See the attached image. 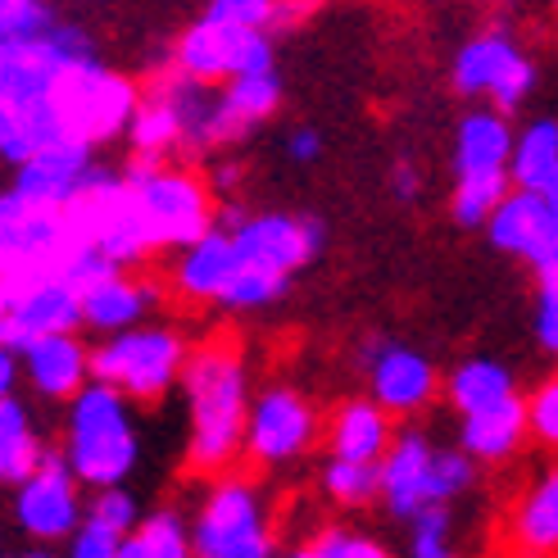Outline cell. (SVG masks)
Here are the masks:
<instances>
[{
    "instance_id": "31",
    "label": "cell",
    "mask_w": 558,
    "mask_h": 558,
    "mask_svg": "<svg viewBox=\"0 0 558 558\" xmlns=\"http://www.w3.org/2000/svg\"><path fill=\"white\" fill-rule=\"evenodd\" d=\"M128 142H132L136 159H163L169 150H182V123L159 92H150L142 100V109H136V119L128 128Z\"/></svg>"
},
{
    "instance_id": "47",
    "label": "cell",
    "mask_w": 558,
    "mask_h": 558,
    "mask_svg": "<svg viewBox=\"0 0 558 558\" xmlns=\"http://www.w3.org/2000/svg\"><path fill=\"white\" fill-rule=\"evenodd\" d=\"M532 268H536V277H541V282H558V236L545 245V255H541Z\"/></svg>"
},
{
    "instance_id": "20",
    "label": "cell",
    "mask_w": 558,
    "mask_h": 558,
    "mask_svg": "<svg viewBox=\"0 0 558 558\" xmlns=\"http://www.w3.org/2000/svg\"><path fill=\"white\" fill-rule=\"evenodd\" d=\"M241 272V255H236V236L214 228L209 236H201L195 245H186L182 255L173 259V287L182 300L201 304V300H218L232 291Z\"/></svg>"
},
{
    "instance_id": "29",
    "label": "cell",
    "mask_w": 558,
    "mask_h": 558,
    "mask_svg": "<svg viewBox=\"0 0 558 558\" xmlns=\"http://www.w3.org/2000/svg\"><path fill=\"white\" fill-rule=\"evenodd\" d=\"M445 396H450V404L459 409V417L482 413V409H490L499 400L518 396L513 390V368L499 364V359H490V354L463 359V364H454L450 377H445Z\"/></svg>"
},
{
    "instance_id": "30",
    "label": "cell",
    "mask_w": 558,
    "mask_h": 558,
    "mask_svg": "<svg viewBox=\"0 0 558 558\" xmlns=\"http://www.w3.org/2000/svg\"><path fill=\"white\" fill-rule=\"evenodd\" d=\"M554 173H558V119L541 114L518 132L509 178H513V191H541Z\"/></svg>"
},
{
    "instance_id": "52",
    "label": "cell",
    "mask_w": 558,
    "mask_h": 558,
    "mask_svg": "<svg viewBox=\"0 0 558 558\" xmlns=\"http://www.w3.org/2000/svg\"><path fill=\"white\" fill-rule=\"evenodd\" d=\"M287 558H323V554H318V549H314V545H300V549H291V554H287Z\"/></svg>"
},
{
    "instance_id": "27",
    "label": "cell",
    "mask_w": 558,
    "mask_h": 558,
    "mask_svg": "<svg viewBox=\"0 0 558 558\" xmlns=\"http://www.w3.org/2000/svg\"><path fill=\"white\" fill-rule=\"evenodd\" d=\"M69 132L60 123V109L54 100H33V105H14V109H0V159L10 169H23L33 163L37 155L64 146Z\"/></svg>"
},
{
    "instance_id": "16",
    "label": "cell",
    "mask_w": 558,
    "mask_h": 558,
    "mask_svg": "<svg viewBox=\"0 0 558 558\" xmlns=\"http://www.w3.org/2000/svg\"><path fill=\"white\" fill-rule=\"evenodd\" d=\"M436 445L427 432H400L396 445H390V454L381 459V505L396 513V518H417V513H427L436 509Z\"/></svg>"
},
{
    "instance_id": "40",
    "label": "cell",
    "mask_w": 558,
    "mask_h": 558,
    "mask_svg": "<svg viewBox=\"0 0 558 558\" xmlns=\"http://www.w3.org/2000/svg\"><path fill=\"white\" fill-rule=\"evenodd\" d=\"M472 482H477V459L463 454V450H440L436 454V509H450V499H459Z\"/></svg>"
},
{
    "instance_id": "49",
    "label": "cell",
    "mask_w": 558,
    "mask_h": 558,
    "mask_svg": "<svg viewBox=\"0 0 558 558\" xmlns=\"http://www.w3.org/2000/svg\"><path fill=\"white\" fill-rule=\"evenodd\" d=\"M0 396H14V354L0 350Z\"/></svg>"
},
{
    "instance_id": "25",
    "label": "cell",
    "mask_w": 558,
    "mask_h": 558,
    "mask_svg": "<svg viewBox=\"0 0 558 558\" xmlns=\"http://www.w3.org/2000/svg\"><path fill=\"white\" fill-rule=\"evenodd\" d=\"M155 300V287L142 282V277L132 272H114L105 277V282H96L87 295H82V327L100 331V337H123V331L142 327L146 310Z\"/></svg>"
},
{
    "instance_id": "26",
    "label": "cell",
    "mask_w": 558,
    "mask_h": 558,
    "mask_svg": "<svg viewBox=\"0 0 558 558\" xmlns=\"http://www.w3.org/2000/svg\"><path fill=\"white\" fill-rule=\"evenodd\" d=\"M509 545L526 558L558 554V463L545 468L541 477L526 486V495L509 513Z\"/></svg>"
},
{
    "instance_id": "43",
    "label": "cell",
    "mask_w": 558,
    "mask_h": 558,
    "mask_svg": "<svg viewBox=\"0 0 558 558\" xmlns=\"http://www.w3.org/2000/svg\"><path fill=\"white\" fill-rule=\"evenodd\" d=\"M119 545H123V536L105 532L100 522H87V526H82V532L69 541V554H64V558H119Z\"/></svg>"
},
{
    "instance_id": "50",
    "label": "cell",
    "mask_w": 558,
    "mask_h": 558,
    "mask_svg": "<svg viewBox=\"0 0 558 558\" xmlns=\"http://www.w3.org/2000/svg\"><path fill=\"white\" fill-rule=\"evenodd\" d=\"M536 195H541V201H545V205H549V214H554V218H558V173H554V178H549V182H545V186H541V191H536Z\"/></svg>"
},
{
    "instance_id": "14",
    "label": "cell",
    "mask_w": 558,
    "mask_h": 558,
    "mask_svg": "<svg viewBox=\"0 0 558 558\" xmlns=\"http://www.w3.org/2000/svg\"><path fill=\"white\" fill-rule=\"evenodd\" d=\"M82 327V295L69 282H41L27 295L0 304V341L10 354L33 350L46 337H77Z\"/></svg>"
},
{
    "instance_id": "8",
    "label": "cell",
    "mask_w": 558,
    "mask_h": 558,
    "mask_svg": "<svg viewBox=\"0 0 558 558\" xmlns=\"http://www.w3.org/2000/svg\"><path fill=\"white\" fill-rule=\"evenodd\" d=\"M173 69L191 82H205V87L277 73L272 37L259 33V27H241V23H222V19L201 14L191 27H182V37L173 46Z\"/></svg>"
},
{
    "instance_id": "2",
    "label": "cell",
    "mask_w": 558,
    "mask_h": 558,
    "mask_svg": "<svg viewBox=\"0 0 558 558\" xmlns=\"http://www.w3.org/2000/svg\"><path fill=\"white\" fill-rule=\"evenodd\" d=\"M136 423H132V400L119 396L114 386L92 381L82 396L69 404L64 417V459L73 468L77 486L114 490L128 482L136 468Z\"/></svg>"
},
{
    "instance_id": "32",
    "label": "cell",
    "mask_w": 558,
    "mask_h": 558,
    "mask_svg": "<svg viewBox=\"0 0 558 558\" xmlns=\"http://www.w3.org/2000/svg\"><path fill=\"white\" fill-rule=\"evenodd\" d=\"M323 495L341 509H364L381 495V463H350V459H327L323 472Z\"/></svg>"
},
{
    "instance_id": "24",
    "label": "cell",
    "mask_w": 558,
    "mask_h": 558,
    "mask_svg": "<svg viewBox=\"0 0 558 558\" xmlns=\"http://www.w3.org/2000/svg\"><path fill=\"white\" fill-rule=\"evenodd\" d=\"M396 445L390 432V413L377 400H345L327 423V450L331 459H350V463H381Z\"/></svg>"
},
{
    "instance_id": "36",
    "label": "cell",
    "mask_w": 558,
    "mask_h": 558,
    "mask_svg": "<svg viewBox=\"0 0 558 558\" xmlns=\"http://www.w3.org/2000/svg\"><path fill=\"white\" fill-rule=\"evenodd\" d=\"M136 536H142V545H146V558H195L191 526L182 522L178 509H155Z\"/></svg>"
},
{
    "instance_id": "39",
    "label": "cell",
    "mask_w": 558,
    "mask_h": 558,
    "mask_svg": "<svg viewBox=\"0 0 558 558\" xmlns=\"http://www.w3.org/2000/svg\"><path fill=\"white\" fill-rule=\"evenodd\" d=\"M409 558H459L450 541V509H427L409 522Z\"/></svg>"
},
{
    "instance_id": "17",
    "label": "cell",
    "mask_w": 558,
    "mask_h": 558,
    "mask_svg": "<svg viewBox=\"0 0 558 558\" xmlns=\"http://www.w3.org/2000/svg\"><path fill=\"white\" fill-rule=\"evenodd\" d=\"M155 92L173 105V114L182 123V150L205 155V150L232 146L236 136H245L236 119L228 114V105H222V87H205V82H191L178 69H169L155 82Z\"/></svg>"
},
{
    "instance_id": "46",
    "label": "cell",
    "mask_w": 558,
    "mask_h": 558,
    "mask_svg": "<svg viewBox=\"0 0 558 558\" xmlns=\"http://www.w3.org/2000/svg\"><path fill=\"white\" fill-rule=\"evenodd\" d=\"M417 186H423V178H417V169L409 159H400L396 169H390V191H396V201H413Z\"/></svg>"
},
{
    "instance_id": "48",
    "label": "cell",
    "mask_w": 558,
    "mask_h": 558,
    "mask_svg": "<svg viewBox=\"0 0 558 558\" xmlns=\"http://www.w3.org/2000/svg\"><path fill=\"white\" fill-rule=\"evenodd\" d=\"M241 186V163H218V173H214V191H236Z\"/></svg>"
},
{
    "instance_id": "23",
    "label": "cell",
    "mask_w": 558,
    "mask_h": 558,
    "mask_svg": "<svg viewBox=\"0 0 558 558\" xmlns=\"http://www.w3.org/2000/svg\"><path fill=\"white\" fill-rule=\"evenodd\" d=\"M532 436V423H526V400L509 396L482 413L459 417V450L472 454L477 463H505L518 454V445Z\"/></svg>"
},
{
    "instance_id": "15",
    "label": "cell",
    "mask_w": 558,
    "mask_h": 558,
    "mask_svg": "<svg viewBox=\"0 0 558 558\" xmlns=\"http://www.w3.org/2000/svg\"><path fill=\"white\" fill-rule=\"evenodd\" d=\"M440 373L427 354L400 341H373L368 345V390L386 413H423L436 400Z\"/></svg>"
},
{
    "instance_id": "5",
    "label": "cell",
    "mask_w": 558,
    "mask_h": 558,
    "mask_svg": "<svg viewBox=\"0 0 558 558\" xmlns=\"http://www.w3.org/2000/svg\"><path fill=\"white\" fill-rule=\"evenodd\" d=\"M64 218H69V232L82 250H96L100 259H109L123 272L155 250L142 205H136V191L114 169H96L87 178V186L77 191V201L64 209Z\"/></svg>"
},
{
    "instance_id": "13",
    "label": "cell",
    "mask_w": 558,
    "mask_h": 558,
    "mask_svg": "<svg viewBox=\"0 0 558 558\" xmlns=\"http://www.w3.org/2000/svg\"><path fill=\"white\" fill-rule=\"evenodd\" d=\"M232 236H236L241 268L277 272V277L291 282V277L323 250V222L310 218V214L268 209V214H250Z\"/></svg>"
},
{
    "instance_id": "11",
    "label": "cell",
    "mask_w": 558,
    "mask_h": 558,
    "mask_svg": "<svg viewBox=\"0 0 558 558\" xmlns=\"http://www.w3.org/2000/svg\"><path fill=\"white\" fill-rule=\"evenodd\" d=\"M318 440V413L314 404L291 386H268L250 404L245 423V454L259 468H282L300 454H310Z\"/></svg>"
},
{
    "instance_id": "44",
    "label": "cell",
    "mask_w": 558,
    "mask_h": 558,
    "mask_svg": "<svg viewBox=\"0 0 558 558\" xmlns=\"http://www.w3.org/2000/svg\"><path fill=\"white\" fill-rule=\"evenodd\" d=\"M536 341L541 350L558 354V282H541L536 287Z\"/></svg>"
},
{
    "instance_id": "45",
    "label": "cell",
    "mask_w": 558,
    "mask_h": 558,
    "mask_svg": "<svg viewBox=\"0 0 558 558\" xmlns=\"http://www.w3.org/2000/svg\"><path fill=\"white\" fill-rule=\"evenodd\" d=\"M287 159L291 163H314V159H323V132L318 128H295L291 136H287Z\"/></svg>"
},
{
    "instance_id": "1",
    "label": "cell",
    "mask_w": 558,
    "mask_h": 558,
    "mask_svg": "<svg viewBox=\"0 0 558 558\" xmlns=\"http://www.w3.org/2000/svg\"><path fill=\"white\" fill-rule=\"evenodd\" d=\"M186 413H191V468L222 472L236 454H245V423H250V381L245 359L232 345H205L186 364Z\"/></svg>"
},
{
    "instance_id": "38",
    "label": "cell",
    "mask_w": 558,
    "mask_h": 558,
    "mask_svg": "<svg viewBox=\"0 0 558 558\" xmlns=\"http://www.w3.org/2000/svg\"><path fill=\"white\" fill-rule=\"evenodd\" d=\"M287 277H277V272H259V268H241L236 272V282L232 291L222 295V310H232V314H250V310H264V304L272 300H282L287 295Z\"/></svg>"
},
{
    "instance_id": "9",
    "label": "cell",
    "mask_w": 558,
    "mask_h": 558,
    "mask_svg": "<svg viewBox=\"0 0 558 558\" xmlns=\"http://www.w3.org/2000/svg\"><path fill=\"white\" fill-rule=\"evenodd\" d=\"M454 92L459 96H486L495 114H513L536 87V64L522 54L509 27H482L477 37H468L450 64Z\"/></svg>"
},
{
    "instance_id": "28",
    "label": "cell",
    "mask_w": 558,
    "mask_h": 558,
    "mask_svg": "<svg viewBox=\"0 0 558 558\" xmlns=\"http://www.w3.org/2000/svg\"><path fill=\"white\" fill-rule=\"evenodd\" d=\"M46 445L33 427V417H27V404L19 396H0V477L5 486H23L33 482L41 463H46Z\"/></svg>"
},
{
    "instance_id": "4",
    "label": "cell",
    "mask_w": 558,
    "mask_h": 558,
    "mask_svg": "<svg viewBox=\"0 0 558 558\" xmlns=\"http://www.w3.org/2000/svg\"><path fill=\"white\" fill-rule=\"evenodd\" d=\"M186 364H191V350L182 341V331L163 323H142L123 331V337L92 345V381L114 386L119 396L142 404L169 396L173 381L186 377Z\"/></svg>"
},
{
    "instance_id": "51",
    "label": "cell",
    "mask_w": 558,
    "mask_h": 558,
    "mask_svg": "<svg viewBox=\"0 0 558 558\" xmlns=\"http://www.w3.org/2000/svg\"><path fill=\"white\" fill-rule=\"evenodd\" d=\"M119 558H146V545H142V536H128V541L119 545Z\"/></svg>"
},
{
    "instance_id": "34",
    "label": "cell",
    "mask_w": 558,
    "mask_h": 558,
    "mask_svg": "<svg viewBox=\"0 0 558 558\" xmlns=\"http://www.w3.org/2000/svg\"><path fill=\"white\" fill-rule=\"evenodd\" d=\"M209 19H222V23H241V27H259V33H277V27H291L304 5H277V0H214L205 5Z\"/></svg>"
},
{
    "instance_id": "37",
    "label": "cell",
    "mask_w": 558,
    "mask_h": 558,
    "mask_svg": "<svg viewBox=\"0 0 558 558\" xmlns=\"http://www.w3.org/2000/svg\"><path fill=\"white\" fill-rule=\"evenodd\" d=\"M87 522H100L105 532H114V536H136L142 532V509H136V495L132 490H123V486H114V490H96L92 499H87Z\"/></svg>"
},
{
    "instance_id": "3",
    "label": "cell",
    "mask_w": 558,
    "mask_h": 558,
    "mask_svg": "<svg viewBox=\"0 0 558 558\" xmlns=\"http://www.w3.org/2000/svg\"><path fill=\"white\" fill-rule=\"evenodd\" d=\"M123 178L136 191V205H142L155 250H178L182 255L186 245H195L218 228L214 186L205 178H195L191 169H173V163H163V159L132 155Z\"/></svg>"
},
{
    "instance_id": "35",
    "label": "cell",
    "mask_w": 558,
    "mask_h": 558,
    "mask_svg": "<svg viewBox=\"0 0 558 558\" xmlns=\"http://www.w3.org/2000/svg\"><path fill=\"white\" fill-rule=\"evenodd\" d=\"M54 10L41 0H5L0 5V46H27V41H46L54 33Z\"/></svg>"
},
{
    "instance_id": "12",
    "label": "cell",
    "mask_w": 558,
    "mask_h": 558,
    "mask_svg": "<svg viewBox=\"0 0 558 558\" xmlns=\"http://www.w3.org/2000/svg\"><path fill=\"white\" fill-rule=\"evenodd\" d=\"M14 522H19V532L27 541H41V545L73 541L82 526H87L77 477H73L64 450H50L37 477L14 490Z\"/></svg>"
},
{
    "instance_id": "41",
    "label": "cell",
    "mask_w": 558,
    "mask_h": 558,
    "mask_svg": "<svg viewBox=\"0 0 558 558\" xmlns=\"http://www.w3.org/2000/svg\"><path fill=\"white\" fill-rule=\"evenodd\" d=\"M323 558H390L381 541L373 536H359V532H345V526H323V532L310 541Z\"/></svg>"
},
{
    "instance_id": "21",
    "label": "cell",
    "mask_w": 558,
    "mask_h": 558,
    "mask_svg": "<svg viewBox=\"0 0 558 558\" xmlns=\"http://www.w3.org/2000/svg\"><path fill=\"white\" fill-rule=\"evenodd\" d=\"M23 377L41 400H77L92 386V350L77 337H46L23 350Z\"/></svg>"
},
{
    "instance_id": "33",
    "label": "cell",
    "mask_w": 558,
    "mask_h": 558,
    "mask_svg": "<svg viewBox=\"0 0 558 558\" xmlns=\"http://www.w3.org/2000/svg\"><path fill=\"white\" fill-rule=\"evenodd\" d=\"M222 105H228V114L236 119V128L250 132L255 123L277 114V105H282V77H277V73L236 77V82L222 87Z\"/></svg>"
},
{
    "instance_id": "22",
    "label": "cell",
    "mask_w": 558,
    "mask_h": 558,
    "mask_svg": "<svg viewBox=\"0 0 558 558\" xmlns=\"http://www.w3.org/2000/svg\"><path fill=\"white\" fill-rule=\"evenodd\" d=\"M486 236L495 250H505V255L536 264L545 255V245L558 236V218L549 214V205L536 191H513L486 222Z\"/></svg>"
},
{
    "instance_id": "6",
    "label": "cell",
    "mask_w": 558,
    "mask_h": 558,
    "mask_svg": "<svg viewBox=\"0 0 558 558\" xmlns=\"http://www.w3.org/2000/svg\"><path fill=\"white\" fill-rule=\"evenodd\" d=\"M54 109H60V123L69 132V142L77 146H105L114 142L119 132L132 128L136 109H142V92H136V82L114 73L109 64L100 60H87V64H73L64 69L60 87H54Z\"/></svg>"
},
{
    "instance_id": "53",
    "label": "cell",
    "mask_w": 558,
    "mask_h": 558,
    "mask_svg": "<svg viewBox=\"0 0 558 558\" xmlns=\"http://www.w3.org/2000/svg\"><path fill=\"white\" fill-rule=\"evenodd\" d=\"M23 558H50V554L46 549H33V554H23Z\"/></svg>"
},
{
    "instance_id": "7",
    "label": "cell",
    "mask_w": 558,
    "mask_h": 558,
    "mask_svg": "<svg viewBox=\"0 0 558 558\" xmlns=\"http://www.w3.org/2000/svg\"><path fill=\"white\" fill-rule=\"evenodd\" d=\"M195 558H277V541L255 482L218 477L191 522Z\"/></svg>"
},
{
    "instance_id": "18",
    "label": "cell",
    "mask_w": 558,
    "mask_h": 558,
    "mask_svg": "<svg viewBox=\"0 0 558 558\" xmlns=\"http://www.w3.org/2000/svg\"><path fill=\"white\" fill-rule=\"evenodd\" d=\"M100 169L92 159V146H77V142H64L46 155H37L33 163L14 169V195L37 209H69L77 201V191L87 186V178Z\"/></svg>"
},
{
    "instance_id": "10",
    "label": "cell",
    "mask_w": 558,
    "mask_h": 558,
    "mask_svg": "<svg viewBox=\"0 0 558 558\" xmlns=\"http://www.w3.org/2000/svg\"><path fill=\"white\" fill-rule=\"evenodd\" d=\"M96 60L87 27L77 23H54V33L46 41L27 46H0V109L50 100L60 87L64 69Z\"/></svg>"
},
{
    "instance_id": "19",
    "label": "cell",
    "mask_w": 558,
    "mask_h": 558,
    "mask_svg": "<svg viewBox=\"0 0 558 558\" xmlns=\"http://www.w3.org/2000/svg\"><path fill=\"white\" fill-rule=\"evenodd\" d=\"M518 132L495 109H472L459 119L454 132V182H482V178H509Z\"/></svg>"
},
{
    "instance_id": "42",
    "label": "cell",
    "mask_w": 558,
    "mask_h": 558,
    "mask_svg": "<svg viewBox=\"0 0 558 558\" xmlns=\"http://www.w3.org/2000/svg\"><path fill=\"white\" fill-rule=\"evenodd\" d=\"M526 423H532V436L549 450H558V377L541 381L532 396H526Z\"/></svg>"
}]
</instances>
